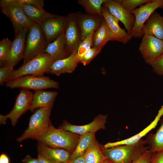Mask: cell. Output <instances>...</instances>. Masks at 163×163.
Returning a JSON list of instances; mask_svg holds the SVG:
<instances>
[{
    "instance_id": "28",
    "label": "cell",
    "mask_w": 163,
    "mask_h": 163,
    "mask_svg": "<svg viewBox=\"0 0 163 163\" xmlns=\"http://www.w3.org/2000/svg\"><path fill=\"white\" fill-rule=\"evenodd\" d=\"M95 133H88L80 136L77 145L71 154L70 160H74L84 155L95 139Z\"/></svg>"
},
{
    "instance_id": "31",
    "label": "cell",
    "mask_w": 163,
    "mask_h": 163,
    "mask_svg": "<svg viewBox=\"0 0 163 163\" xmlns=\"http://www.w3.org/2000/svg\"><path fill=\"white\" fill-rule=\"evenodd\" d=\"M94 32H92L82 41L78 49L77 54L80 61L84 54L92 47V38Z\"/></svg>"
},
{
    "instance_id": "42",
    "label": "cell",
    "mask_w": 163,
    "mask_h": 163,
    "mask_svg": "<svg viewBox=\"0 0 163 163\" xmlns=\"http://www.w3.org/2000/svg\"><path fill=\"white\" fill-rule=\"evenodd\" d=\"M68 163H85L83 155L74 160H70Z\"/></svg>"
},
{
    "instance_id": "15",
    "label": "cell",
    "mask_w": 163,
    "mask_h": 163,
    "mask_svg": "<svg viewBox=\"0 0 163 163\" xmlns=\"http://www.w3.org/2000/svg\"><path fill=\"white\" fill-rule=\"evenodd\" d=\"M30 29L26 28L21 31L12 42L9 59L0 66L13 68L22 59L24 55L26 35Z\"/></svg>"
},
{
    "instance_id": "29",
    "label": "cell",
    "mask_w": 163,
    "mask_h": 163,
    "mask_svg": "<svg viewBox=\"0 0 163 163\" xmlns=\"http://www.w3.org/2000/svg\"><path fill=\"white\" fill-rule=\"evenodd\" d=\"M106 0H80L79 4L82 6L86 11L93 15L103 16L101 12V7Z\"/></svg>"
},
{
    "instance_id": "17",
    "label": "cell",
    "mask_w": 163,
    "mask_h": 163,
    "mask_svg": "<svg viewBox=\"0 0 163 163\" xmlns=\"http://www.w3.org/2000/svg\"><path fill=\"white\" fill-rule=\"evenodd\" d=\"M78 26L80 31L82 40L101 25L103 16L91 14H76Z\"/></svg>"
},
{
    "instance_id": "39",
    "label": "cell",
    "mask_w": 163,
    "mask_h": 163,
    "mask_svg": "<svg viewBox=\"0 0 163 163\" xmlns=\"http://www.w3.org/2000/svg\"><path fill=\"white\" fill-rule=\"evenodd\" d=\"M38 163H56L38 153L37 158Z\"/></svg>"
},
{
    "instance_id": "26",
    "label": "cell",
    "mask_w": 163,
    "mask_h": 163,
    "mask_svg": "<svg viewBox=\"0 0 163 163\" xmlns=\"http://www.w3.org/2000/svg\"><path fill=\"white\" fill-rule=\"evenodd\" d=\"M103 149L95 139L83 155L85 163H102L107 159Z\"/></svg>"
},
{
    "instance_id": "4",
    "label": "cell",
    "mask_w": 163,
    "mask_h": 163,
    "mask_svg": "<svg viewBox=\"0 0 163 163\" xmlns=\"http://www.w3.org/2000/svg\"><path fill=\"white\" fill-rule=\"evenodd\" d=\"M0 6L2 12L12 23L15 36L24 29H30L34 24L26 15L18 0H1Z\"/></svg>"
},
{
    "instance_id": "20",
    "label": "cell",
    "mask_w": 163,
    "mask_h": 163,
    "mask_svg": "<svg viewBox=\"0 0 163 163\" xmlns=\"http://www.w3.org/2000/svg\"><path fill=\"white\" fill-rule=\"evenodd\" d=\"M37 150L38 153L56 163H68L71 154L65 149L51 147L39 142Z\"/></svg>"
},
{
    "instance_id": "10",
    "label": "cell",
    "mask_w": 163,
    "mask_h": 163,
    "mask_svg": "<svg viewBox=\"0 0 163 163\" xmlns=\"http://www.w3.org/2000/svg\"><path fill=\"white\" fill-rule=\"evenodd\" d=\"M67 22V16L58 15L47 19L40 25L47 44L54 40L65 30Z\"/></svg>"
},
{
    "instance_id": "8",
    "label": "cell",
    "mask_w": 163,
    "mask_h": 163,
    "mask_svg": "<svg viewBox=\"0 0 163 163\" xmlns=\"http://www.w3.org/2000/svg\"><path fill=\"white\" fill-rule=\"evenodd\" d=\"M159 8H163V0H152L130 12L135 19L130 34L132 37L140 38L143 36L142 30L145 23L152 14Z\"/></svg>"
},
{
    "instance_id": "43",
    "label": "cell",
    "mask_w": 163,
    "mask_h": 163,
    "mask_svg": "<svg viewBox=\"0 0 163 163\" xmlns=\"http://www.w3.org/2000/svg\"><path fill=\"white\" fill-rule=\"evenodd\" d=\"M8 118L6 115H4L0 114V123L1 124H5L6 121Z\"/></svg>"
},
{
    "instance_id": "1",
    "label": "cell",
    "mask_w": 163,
    "mask_h": 163,
    "mask_svg": "<svg viewBox=\"0 0 163 163\" xmlns=\"http://www.w3.org/2000/svg\"><path fill=\"white\" fill-rule=\"evenodd\" d=\"M80 136L60 128H56L51 123L46 131L36 140L50 147L63 149L72 153L77 145Z\"/></svg>"
},
{
    "instance_id": "33",
    "label": "cell",
    "mask_w": 163,
    "mask_h": 163,
    "mask_svg": "<svg viewBox=\"0 0 163 163\" xmlns=\"http://www.w3.org/2000/svg\"><path fill=\"white\" fill-rule=\"evenodd\" d=\"M101 51L95 48H91L84 54L81 59L80 62L82 63L84 66L88 64Z\"/></svg>"
},
{
    "instance_id": "3",
    "label": "cell",
    "mask_w": 163,
    "mask_h": 163,
    "mask_svg": "<svg viewBox=\"0 0 163 163\" xmlns=\"http://www.w3.org/2000/svg\"><path fill=\"white\" fill-rule=\"evenodd\" d=\"M53 106L37 109L30 118L28 127L17 141L21 142L27 139H36L44 133L51 123L50 117Z\"/></svg>"
},
{
    "instance_id": "12",
    "label": "cell",
    "mask_w": 163,
    "mask_h": 163,
    "mask_svg": "<svg viewBox=\"0 0 163 163\" xmlns=\"http://www.w3.org/2000/svg\"><path fill=\"white\" fill-rule=\"evenodd\" d=\"M33 94L29 89L22 88L17 96L14 106L11 111L6 115L14 126L19 117L27 110H29Z\"/></svg>"
},
{
    "instance_id": "5",
    "label": "cell",
    "mask_w": 163,
    "mask_h": 163,
    "mask_svg": "<svg viewBox=\"0 0 163 163\" xmlns=\"http://www.w3.org/2000/svg\"><path fill=\"white\" fill-rule=\"evenodd\" d=\"M54 61L48 54L42 53L23 64L17 69H14L7 82L27 75L43 76L45 73H47L50 66Z\"/></svg>"
},
{
    "instance_id": "37",
    "label": "cell",
    "mask_w": 163,
    "mask_h": 163,
    "mask_svg": "<svg viewBox=\"0 0 163 163\" xmlns=\"http://www.w3.org/2000/svg\"><path fill=\"white\" fill-rule=\"evenodd\" d=\"M21 4H26L39 8L42 10L44 6V1L43 0H18Z\"/></svg>"
},
{
    "instance_id": "9",
    "label": "cell",
    "mask_w": 163,
    "mask_h": 163,
    "mask_svg": "<svg viewBox=\"0 0 163 163\" xmlns=\"http://www.w3.org/2000/svg\"><path fill=\"white\" fill-rule=\"evenodd\" d=\"M139 50L145 62L150 65L163 54V40L153 35L144 34Z\"/></svg>"
},
{
    "instance_id": "24",
    "label": "cell",
    "mask_w": 163,
    "mask_h": 163,
    "mask_svg": "<svg viewBox=\"0 0 163 163\" xmlns=\"http://www.w3.org/2000/svg\"><path fill=\"white\" fill-rule=\"evenodd\" d=\"M113 40L110 29L104 18L100 26L94 32L92 47L101 50L107 42Z\"/></svg>"
},
{
    "instance_id": "40",
    "label": "cell",
    "mask_w": 163,
    "mask_h": 163,
    "mask_svg": "<svg viewBox=\"0 0 163 163\" xmlns=\"http://www.w3.org/2000/svg\"><path fill=\"white\" fill-rule=\"evenodd\" d=\"M22 161L23 163H38L37 158H33L29 155H26Z\"/></svg>"
},
{
    "instance_id": "7",
    "label": "cell",
    "mask_w": 163,
    "mask_h": 163,
    "mask_svg": "<svg viewBox=\"0 0 163 163\" xmlns=\"http://www.w3.org/2000/svg\"><path fill=\"white\" fill-rule=\"evenodd\" d=\"M5 86L11 88H21L35 91L48 88H58V83L46 76L27 75L20 77L5 83Z\"/></svg>"
},
{
    "instance_id": "14",
    "label": "cell",
    "mask_w": 163,
    "mask_h": 163,
    "mask_svg": "<svg viewBox=\"0 0 163 163\" xmlns=\"http://www.w3.org/2000/svg\"><path fill=\"white\" fill-rule=\"evenodd\" d=\"M103 4L108 8L111 14L122 23L127 33L130 35L135 23L134 15L125 9L117 0H106Z\"/></svg>"
},
{
    "instance_id": "19",
    "label": "cell",
    "mask_w": 163,
    "mask_h": 163,
    "mask_svg": "<svg viewBox=\"0 0 163 163\" xmlns=\"http://www.w3.org/2000/svg\"><path fill=\"white\" fill-rule=\"evenodd\" d=\"M163 115V105L159 109L154 120L140 132L125 139L114 142L107 143L103 146L104 148V149L111 148L123 145L133 144L137 142L156 127Z\"/></svg>"
},
{
    "instance_id": "38",
    "label": "cell",
    "mask_w": 163,
    "mask_h": 163,
    "mask_svg": "<svg viewBox=\"0 0 163 163\" xmlns=\"http://www.w3.org/2000/svg\"><path fill=\"white\" fill-rule=\"evenodd\" d=\"M150 163H163V150L152 153Z\"/></svg>"
},
{
    "instance_id": "16",
    "label": "cell",
    "mask_w": 163,
    "mask_h": 163,
    "mask_svg": "<svg viewBox=\"0 0 163 163\" xmlns=\"http://www.w3.org/2000/svg\"><path fill=\"white\" fill-rule=\"evenodd\" d=\"M101 12L110 29L114 40L123 44L127 43L132 37L124 29L120 27L119 24V21L110 14L108 8L103 4L101 7Z\"/></svg>"
},
{
    "instance_id": "27",
    "label": "cell",
    "mask_w": 163,
    "mask_h": 163,
    "mask_svg": "<svg viewBox=\"0 0 163 163\" xmlns=\"http://www.w3.org/2000/svg\"><path fill=\"white\" fill-rule=\"evenodd\" d=\"M160 120V126L156 132L149 134L145 140L152 153L163 150V115Z\"/></svg>"
},
{
    "instance_id": "2",
    "label": "cell",
    "mask_w": 163,
    "mask_h": 163,
    "mask_svg": "<svg viewBox=\"0 0 163 163\" xmlns=\"http://www.w3.org/2000/svg\"><path fill=\"white\" fill-rule=\"evenodd\" d=\"M148 149L145 140L142 139L133 144L104 148L103 152L107 158L113 163H132Z\"/></svg>"
},
{
    "instance_id": "21",
    "label": "cell",
    "mask_w": 163,
    "mask_h": 163,
    "mask_svg": "<svg viewBox=\"0 0 163 163\" xmlns=\"http://www.w3.org/2000/svg\"><path fill=\"white\" fill-rule=\"evenodd\" d=\"M43 53L48 54L55 61L65 58L70 55L66 49L65 30L47 45Z\"/></svg>"
},
{
    "instance_id": "18",
    "label": "cell",
    "mask_w": 163,
    "mask_h": 163,
    "mask_svg": "<svg viewBox=\"0 0 163 163\" xmlns=\"http://www.w3.org/2000/svg\"><path fill=\"white\" fill-rule=\"evenodd\" d=\"M77 51H74L66 58L54 61L50 66L47 73L59 76L64 73L72 72L80 62Z\"/></svg>"
},
{
    "instance_id": "23",
    "label": "cell",
    "mask_w": 163,
    "mask_h": 163,
    "mask_svg": "<svg viewBox=\"0 0 163 163\" xmlns=\"http://www.w3.org/2000/svg\"><path fill=\"white\" fill-rule=\"evenodd\" d=\"M142 32L144 35H153L163 40V17L154 11L145 23Z\"/></svg>"
},
{
    "instance_id": "22",
    "label": "cell",
    "mask_w": 163,
    "mask_h": 163,
    "mask_svg": "<svg viewBox=\"0 0 163 163\" xmlns=\"http://www.w3.org/2000/svg\"><path fill=\"white\" fill-rule=\"evenodd\" d=\"M57 92L42 90L35 91L29 109L31 112L38 108L48 107L53 105Z\"/></svg>"
},
{
    "instance_id": "34",
    "label": "cell",
    "mask_w": 163,
    "mask_h": 163,
    "mask_svg": "<svg viewBox=\"0 0 163 163\" xmlns=\"http://www.w3.org/2000/svg\"><path fill=\"white\" fill-rule=\"evenodd\" d=\"M150 65L155 72L159 75H163V54L154 61Z\"/></svg>"
},
{
    "instance_id": "11",
    "label": "cell",
    "mask_w": 163,
    "mask_h": 163,
    "mask_svg": "<svg viewBox=\"0 0 163 163\" xmlns=\"http://www.w3.org/2000/svg\"><path fill=\"white\" fill-rule=\"evenodd\" d=\"M67 17L68 22L65 29L66 49L70 55L77 50L82 40L77 23L76 14H69Z\"/></svg>"
},
{
    "instance_id": "44",
    "label": "cell",
    "mask_w": 163,
    "mask_h": 163,
    "mask_svg": "<svg viewBox=\"0 0 163 163\" xmlns=\"http://www.w3.org/2000/svg\"><path fill=\"white\" fill-rule=\"evenodd\" d=\"M102 163H113L110 160L107 159L105 160L104 162H103Z\"/></svg>"
},
{
    "instance_id": "13",
    "label": "cell",
    "mask_w": 163,
    "mask_h": 163,
    "mask_svg": "<svg viewBox=\"0 0 163 163\" xmlns=\"http://www.w3.org/2000/svg\"><path fill=\"white\" fill-rule=\"evenodd\" d=\"M107 119V115L100 114L90 123L81 126L73 125L64 120L60 128L80 136L86 133H95L99 130L105 128Z\"/></svg>"
},
{
    "instance_id": "6",
    "label": "cell",
    "mask_w": 163,
    "mask_h": 163,
    "mask_svg": "<svg viewBox=\"0 0 163 163\" xmlns=\"http://www.w3.org/2000/svg\"><path fill=\"white\" fill-rule=\"evenodd\" d=\"M47 44L40 25L34 23L26 36L23 64L43 53Z\"/></svg>"
},
{
    "instance_id": "32",
    "label": "cell",
    "mask_w": 163,
    "mask_h": 163,
    "mask_svg": "<svg viewBox=\"0 0 163 163\" xmlns=\"http://www.w3.org/2000/svg\"><path fill=\"white\" fill-rule=\"evenodd\" d=\"M152 0H117L127 11L130 12L141 5L151 2Z\"/></svg>"
},
{
    "instance_id": "25",
    "label": "cell",
    "mask_w": 163,
    "mask_h": 163,
    "mask_svg": "<svg viewBox=\"0 0 163 163\" xmlns=\"http://www.w3.org/2000/svg\"><path fill=\"white\" fill-rule=\"evenodd\" d=\"M21 4L23 11L29 19L34 23L39 25L49 18L58 16L31 5Z\"/></svg>"
},
{
    "instance_id": "30",
    "label": "cell",
    "mask_w": 163,
    "mask_h": 163,
    "mask_svg": "<svg viewBox=\"0 0 163 163\" xmlns=\"http://www.w3.org/2000/svg\"><path fill=\"white\" fill-rule=\"evenodd\" d=\"M12 43L8 37L3 38L0 41V66L9 59L11 48Z\"/></svg>"
},
{
    "instance_id": "36",
    "label": "cell",
    "mask_w": 163,
    "mask_h": 163,
    "mask_svg": "<svg viewBox=\"0 0 163 163\" xmlns=\"http://www.w3.org/2000/svg\"><path fill=\"white\" fill-rule=\"evenodd\" d=\"M152 153L149 149L134 160L132 163H150Z\"/></svg>"
},
{
    "instance_id": "35",
    "label": "cell",
    "mask_w": 163,
    "mask_h": 163,
    "mask_svg": "<svg viewBox=\"0 0 163 163\" xmlns=\"http://www.w3.org/2000/svg\"><path fill=\"white\" fill-rule=\"evenodd\" d=\"M14 70L13 68L1 66L0 68V84L3 85L7 81L11 73Z\"/></svg>"
},
{
    "instance_id": "41",
    "label": "cell",
    "mask_w": 163,
    "mask_h": 163,
    "mask_svg": "<svg viewBox=\"0 0 163 163\" xmlns=\"http://www.w3.org/2000/svg\"><path fill=\"white\" fill-rule=\"evenodd\" d=\"M0 163H10V160L8 157L4 152L0 155Z\"/></svg>"
}]
</instances>
